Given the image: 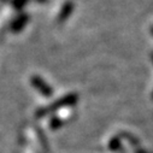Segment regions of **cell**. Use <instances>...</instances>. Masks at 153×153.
<instances>
[{"label": "cell", "instance_id": "cell-1", "mask_svg": "<svg viewBox=\"0 0 153 153\" xmlns=\"http://www.w3.org/2000/svg\"><path fill=\"white\" fill-rule=\"evenodd\" d=\"M72 9H74V5H72L71 1L65 3L64 6H63L62 10H60V15H59V18H58L59 22H63V21H65L66 18H69L70 15H71V12H72Z\"/></svg>", "mask_w": 153, "mask_h": 153}, {"label": "cell", "instance_id": "cell-2", "mask_svg": "<svg viewBox=\"0 0 153 153\" xmlns=\"http://www.w3.org/2000/svg\"><path fill=\"white\" fill-rule=\"evenodd\" d=\"M152 34H153V28H152Z\"/></svg>", "mask_w": 153, "mask_h": 153}, {"label": "cell", "instance_id": "cell-3", "mask_svg": "<svg viewBox=\"0 0 153 153\" xmlns=\"http://www.w3.org/2000/svg\"><path fill=\"white\" fill-rule=\"evenodd\" d=\"M41 1H44V0H41Z\"/></svg>", "mask_w": 153, "mask_h": 153}]
</instances>
